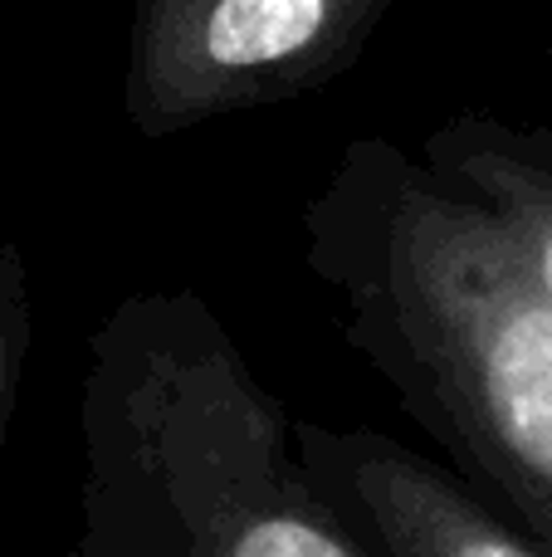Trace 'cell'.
I'll return each instance as SVG.
<instances>
[{
  "label": "cell",
  "mask_w": 552,
  "mask_h": 557,
  "mask_svg": "<svg viewBox=\"0 0 552 557\" xmlns=\"http://www.w3.org/2000/svg\"><path fill=\"white\" fill-rule=\"evenodd\" d=\"M299 231L342 343L552 557V294L499 215L426 157L357 137Z\"/></svg>",
  "instance_id": "1"
},
{
  "label": "cell",
  "mask_w": 552,
  "mask_h": 557,
  "mask_svg": "<svg viewBox=\"0 0 552 557\" xmlns=\"http://www.w3.org/2000/svg\"><path fill=\"white\" fill-rule=\"evenodd\" d=\"M64 557H372L299 455L289 401L196 288L123 294L78 382Z\"/></svg>",
  "instance_id": "2"
},
{
  "label": "cell",
  "mask_w": 552,
  "mask_h": 557,
  "mask_svg": "<svg viewBox=\"0 0 552 557\" xmlns=\"http://www.w3.org/2000/svg\"><path fill=\"white\" fill-rule=\"evenodd\" d=\"M387 0H142L123 108L142 137L289 103L357 64Z\"/></svg>",
  "instance_id": "3"
},
{
  "label": "cell",
  "mask_w": 552,
  "mask_h": 557,
  "mask_svg": "<svg viewBox=\"0 0 552 557\" xmlns=\"http://www.w3.org/2000/svg\"><path fill=\"white\" fill-rule=\"evenodd\" d=\"M299 455L372 557H548L455 465L372 425L293 421Z\"/></svg>",
  "instance_id": "4"
},
{
  "label": "cell",
  "mask_w": 552,
  "mask_h": 557,
  "mask_svg": "<svg viewBox=\"0 0 552 557\" xmlns=\"http://www.w3.org/2000/svg\"><path fill=\"white\" fill-rule=\"evenodd\" d=\"M421 157L499 215L552 294V127L460 113L421 143Z\"/></svg>",
  "instance_id": "5"
},
{
  "label": "cell",
  "mask_w": 552,
  "mask_h": 557,
  "mask_svg": "<svg viewBox=\"0 0 552 557\" xmlns=\"http://www.w3.org/2000/svg\"><path fill=\"white\" fill-rule=\"evenodd\" d=\"M35 347V288H29V264L10 235H0V455H5L10 425H15L20 382Z\"/></svg>",
  "instance_id": "6"
}]
</instances>
